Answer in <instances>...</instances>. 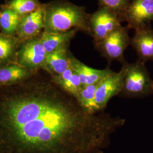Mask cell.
Wrapping results in <instances>:
<instances>
[{
    "instance_id": "8fae6325",
    "label": "cell",
    "mask_w": 153,
    "mask_h": 153,
    "mask_svg": "<svg viewBox=\"0 0 153 153\" xmlns=\"http://www.w3.org/2000/svg\"><path fill=\"white\" fill-rule=\"evenodd\" d=\"M72 55L68 48H64L47 53L43 68L53 76L60 74L71 67Z\"/></svg>"
},
{
    "instance_id": "d6986e66",
    "label": "cell",
    "mask_w": 153,
    "mask_h": 153,
    "mask_svg": "<svg viewBox=\"0 0 153 153\" xmlns=\"http://www.w3.org/2000/svg\"><path fill=\"white\" fill-rule=\"evenodd\" d=\"M56 83L60 85L66 92L71 94L75 98L82 87L80 79L75 72H74L70 78L60 82H57Z\"/></svg>"
},
{
    "instance_id": "ba28073f",
    "label": "cell",
    "mask_w": 153,
    "mask_h": 153,
    "mask_svg": "<svg viewBox=\"0 0 153 153\" xmlns=\"http://www.w3.org/2000/svg\"><path fill=\"white\" fill-rule=\"evenodd\" d=\"M123 88L122 71L114 72L98 83L95 91V102L99 110L106 106L113 97L120 93Z\"/></svg>"
},
{
    "instance_id": "2e32d148",
    "label": "cell",
    "mask_w": 153,
    "mask_h": 153,
    "mask_svg": "<svg viewBox=\"0 0 153 153\" xmlns=\"http://www.w3.org/2000/svg\"><path fill=\"white\" fill-rule=\"evenodd\" d=\"M99 7L108 9L115 13L120 18L122 22L124 21V17L127 8L131 0H97Z\"/></svg>"
},
{
    "instance_id": "8992f818",
    "label": "cell",
    "mask_w": 153,
    "mask_h": 153,
    "mask_svg": "<svg viewBox=\"0 0 153 153\" xmlns=\"http://www.w3.org/2000/svg\"><path fill=\"white\" fill-rule=\"evenodd\" d=\"M124 21L129 29L136 30L153 21V0H131Z\"/></svg>"
},
{
    "instance_id": "5bb4252c",
    "label": "cell",
    "mask_w": 153,
    "mask_h": 153,
    "mask_svg": "<svg viewBox=\"0 0 153 153\" xmlns=\"http://www.w3.org/2000/svg\"><path fill=\"white\" fill-rule=\"evenodd\" d=\"M28 74L27 69L20 65L7 66L0 69V83L16 82L25 78Z\"/></svg>"
},
{
    "instance_id": "7c38bea8",
    "label": "cell",
    "mask_w": 153,
    "mask_h": 153,
    "mask_svg": "<svg viewBox=\"0 0 153 153\" xmlns=\"http://www.w3.org/2000/svg\"><path fill=\"white\" fill-rule=\"evenodd\" d=\"M78 31L72 30L64 33H47L44 31L40 36V40L47 53L56 50L68 48L71 39Z\"/></svg>"
},
{
    "instance_id": "9c48e42d",
    "label": "cell",
    "mask_w": 153,
    "mask_h": 153,
    "mask_svg": "<svg viewBox=\"0 0 153 153\" xmlns=\"http://www.w3.org/2000/svg\"><path fill=\"white\" fill-rule=\"evenodd\" d=\"M71 67L79 76L82 86L98 83L104 78L114 73L108 68L105 69H97L91 68L71 56Z\"/></svg>"
},
{
    "instance_id": "6da1fadb",
    "label": "cell",
    "mask_w": 153,
    "mask_h": 153,
    "mask_svg": "<svg viewBox=\"0 0 153 153\" xmlns=\"http://www.w3.org/2000/svg\"><path fill=\"white\" fill-rule=\"evenodd\" d=\"M89 15L84 6L64 1H56L45 6L44 31L64 33L72 30L90 33Z\"/></svg>"
},
{
    "instance_id": "3957f363",
    "label": "cell",
    "mask_w": 153,
    "mask_h": 153,
    "mask_svg": "<svg viewBox=\"0 0 153 153\" xmlns=\"http://www.w3.org/2000/svg\"><path fill=\"white\" fill-rule=\"evenodd\" d=\"M129 30L127 26H122L107 38L94 43L95 48L108 61H118L124 63L126 61L124 52L131 44Z\"/></svg>"
},
{
    "instance_id": "e0dca14e",
    "label": "cell",
    "mask_w": 153,
    "mask_h": 153,
    "mask_svg": "<svg viewBox=\"0 0 153 153\" xmlns=\"http://www.w3.org/2000/svg\"><path fill=\"white\" fill-rule=\"evenodd\" d=\"M17 40L9 35L0 34V62L9 60L14 52Z\"/></svg>"
},
{
    "instance_id": "52a82bcc",
    "label": "cell",
    "mask_w": 153,
    "mask_h": 153,
    "mask_svg": "<svg viewBox=\"0 0 153 153\" xmlns=\"http://www.w3.org/2000/svg\"><path fill=\"white\" fill-rule=\"evenodd\" d=\"M134 31L131 45L136 51L138 60L145 63L153 62V29L151 24L143 25Z\"/></svg>"
},
{
    "instance_id": "ac0fdd59",
    "label": "cell",
    "mask_w": 153,
    "mask_h": 153,
    "mask_svg": "<svg viewBox=\"0 0 153 153\" xmlns=\"http://www.w3.org/2000/svg\"><path fill=\"white\" fill-rule=\"evenodd\" d=\"M41 6L39 5L37 0H11L9 8L21 16L27 15Z\"/></svg>"
},
{
    "instance_id": "9a60e30c",
    "label": "cell",
    "mask_w": 153,
    "mask_h": 153,
    "mask_svg": "<svg viewBox=\"0 0 153 153\" xmlns=\"http://www.w3.org/2000/svg\"><path fill=\"white\" fill-rule=\"evenodd\" d=\"M21 20V16L9 8L0 13V27L6 34L10 35L17 31Z\"/></svg>"
},
{
    "instance_id": "30bf717a",
    "label": "cell",
    "mask_w": 153,
    "mask_h": 153,
    "mask_svg": "<svg viewBox=\"0 0 153 153\" xmlns=\"http://www.w3.org/2000/svg\"><path fill=\"white\" fill-rule=\"evenodd\" d=\"M45 6L26 15L21 19L17 31L21 38H28L38 34L44 27Z\"/></svg>"
},
{
    "instance_id": "4fadbf2b",
    "label": "cell",
    "mask_w": 153,
    "mask_h": 153,
    "mask_svg": "<svg viewBox=\"0 0 153 153\" xmlns=\"http://www.w3.org/2000/svg\"><path fill=\"white\" fill-rule=\"evenodd\" d=\"M98 83L82 86L76 98V102L82 108L91 115L98 111L95 102V91Z\"/></svg>"
},
{
    "instance_id": "7a4b0ae2",
    "label": "cell",
    "mask_w": 153,
    "mask_h": 153,
    "mask_svg": "<svg viewBox=\"0 0 153 153\" xmlns=\"http://www.w3.org/2000/svg\"><path fill=\"white\" fill-rule=\"evenodd\" d=\"M145 62L140 60L123 63L121 91L131 97H143L153 93V81Z\"/></svg>"
},
{
    "instance_id": "5b68a950",
    "label": "cell",
    "mask_w": 153,
    "mask_h": 153,
    "mask_svg": "<svg viewBox=\"0 0 153 153\" xmlns=\"http://www.w3.org/2000/svg\"><path fill=\"white\" fill-rule=\"evenodd\" d=\"M47 55L40 38L35 39L23 44L17 55L20 65L27 69L43 68Z\"/></svg>"
},
{
    "instance_id": "277c9868",
    "label": "cell",
    "mask_w": 153,
    "mask_h": 153,
    "mask_svg": "<svg viewBox=\"0 0 153 153\" xmlns=\"http://www.w3.org/2000/svg\"><path fill=\"white\" fill-rule=\"evenodd\" d=\"M122 21L115 13L108 9L99 7L97 11L89 15L90 33L94 43L107 38L122 26Z\"/></svg>"
}]
</instances>
